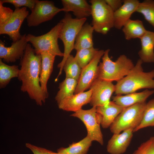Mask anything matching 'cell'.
Instances as JSON below:
<instances>
[{"label":"cell","instance_id":"6da1fadb","mask_svg":"<svg viewBox=\"0 0 154 154\" xmlns=\"http://www.w3.org/2000/svg\"><path fill=\"white\" fill-rule=\"evenodd\" d=\"M20 65L18 78L22 83L21 91L27 92L37 105L42 106L48 95L42 90L40 84L41 56L35 53L29 44H27L24 55L20 59Z\"/></svg>","mask_w":154,"mask_h":154},{"label":"cell","instance_id":"7a4b0ae2","mask_svg":"<svg viewBox=\"0 0 154 154\" xmlns=\"http://www.w3.org/2000/svg\"><path fill=\"white\" fill-rule=\"evenodd\" d=\"M140 59L126 76L115 85L116 95H122L135 92L141 89L154 88V69L144 72Z\"/></svg>","mask_w":154,"mask_h":154},{"label":"cell","instance_id":"3957f363","mask_svg":"<svg viewBox=\"0 0 154 154\" xmlns=\"http://www.w3.org/2000/svg\"><path fill=\"white\" fill-rule=\"evenodd\" d=\"M110 49L105 51L98 65V78L112 82L119 81L126 76L134 65L132 60L124 54L120 55L115 61L109 56Z\"/></svg>","mask_w":154,"mask_h":154},{"label":"cell","instance_id":"277c9868","mask_svg":"<svg viewBox=\"0 0 154 154\" xmlns=\"http://www.w3.org/2000/svg\"><path fill=\"white\" fill-rule=\"evenodd\" d=\"M87 18L78 19L73 18L70 14L66 13L64 17L60 21L62 23L59 35V38L62 42L64 47V56L58 67L60 69L57 80L62 73L65 62L73 49L77 35Z\"/></svg>","mask_w":154,"mask_h":154},{"label":"cell","instance_id":"5b68a950","mask_svg":"<svg viewBox=\"0 0 154 154\" xmlns=\"http://www.w3.org/2000/svg\"><path fill=\"white\" fill-rule=\"evenodd\" d=\"M62 25L60 21L49 32L41 35L37 36L28 34L26 36V41L31 43L36 54L40 55L45 52L55 56L63 57L64 53L60 50L58 43Z\"/></svg>","mask_w":154,"mask_h":154},{"label":"cell","instance_id":"8992f818","mask_svg":"<svg viewBox=\"0 0 154 154\" xmlns=\"http://www.w3.org/2000/svg\"><path fill=\"white\" fill-rule=\"evenodd\" d=\"M146 102L124 108L110 127L113 134H118L128 129L133 130L141 120Z\"/></svg>","mask_w":154,"mask_h":154},{"label":"cell","instance_id":"52a82bcc","mask_svg":"<svg viewBox=\"0 0 154 154\" xmlns=\"http://www.w3.org/2000/svg\"><path fill=\"white\" fill-rule=\"evenodd\" d=\"M92 24L94 31L106 35L114 27V12L105 0H91Z\"/></svg>","mask_w":154,"mask_h":154},{"label":"cell","instance_id":"ba28073f","mask_svg":"<svg viewBox=\"0 0 154 154\" xmlns=\"http://www.w3.org/2000/svg\"><path fill=\"white\" fill-rule=\"evenodd\" d=\"M80 119L85 125L88 136L92 141H96L101 145L104 144L103 135L101 130V117L96 112V107L87 110L82 109L71 115Z\"/></svg>","mask_w":154,"mask_h":154},{"label":"cell","instance_id":"9c48e42d","mask_svg":"<svg viewBox=\"0 0 154 154\" xmlns=\"http://www.w3.org/2000/svg\"><path fill=\"white\" fill-rule=\"evenodd\" d=\"M31 11L27 18L29 27H36L50 20L59 12L64 11V9L56 7L52 1L38 0Z\"/></svg>","mask_w":154,"mask_h":154},{"label":"cell","instance_id":"30bf717a","mask_svg":"<svg viewBox=\"0 0 154 154\" xmlns=\"http://www.w3.org/2000/svg\"><path fill=\"white\" fill-rule=\"evenodd\" d=\"M105 51L99 50L91 61L82 69L74 94L84 92L90 88L98 78V65Z\"/></svg>","mask_w":154,"mask_h":154},{"label":"cell","instance_id":"8fae6325","mask_svg":"<svg viewBox=\"0 0 154 154\" xmlns=\"http://www.w3.org/2000/svg\"><path fill=\"white\" fill-rule=\"evenodd\" d=\"M92 94L90 104L92 107L107 105L115 90V85L112 82L97 78L90 88Z\"/></svg>","mask_w":154,"mask_h":154},{"label":"cell","instance_id":"7c38bea8","mask_svg":"<svg viewBox=\"0 0 154 154\" xmlns=\"http://www.w3.org/2000/svg\"><path fill=\"white\" fill-rule=\"evenodd\" d=\"M29 13L26 7L15 9L8 22L0 25V34L8 35L13 42L19 39L22 36L20 33L21 27L25 19L29 15Z\"/></svg>","mask_w":154,"mask_h":154},{"label":"cell","instance_id":"4fadbf2b","mask_svg":"<svg viewBox=\"0 0 154 154\" xmlns=\"http://www.w3.org/2000/svg\"><path fill=\"white\" fill-rule=\"evenodd\" d=\"M26 34L22 35L18 40L13 42L9 47L5 46V43L0 40V59L4 62L9 63L15 62L23 56L27 42Z\"/></svg>","mask_w":154,"mask_h":154},{"label":"cell","instance_id":"5bb4252c","mask_svg":"<svg viewBox=\"0 0 154 154\" xmlns=\"http://www.w3.org/2000/svg\"><path fill=\"white\" fill-rule=\"evenodd\" d=\"M133 129H128L121 133L113 134L108 142V152L110 154H122L126 151L133 136Z\"/></svg>","mask_w":154,"mask_h":154},{"label":"cell","instance_id":"9a60e30c","mask_svg":"<svg viewBox=\"0 0 154 154\" xmlns=\"http://www.w3.org/2000/svg\"><path fill=\"white\" fill-rule=\"evenodd\" d=\"M92 94L90 89L66 98L58 104V108L66 111L75 112L82 109L84 105L90 103Z\"/></svg>","mask_w":154,"mask_h":154},{"label":"cell","instance_id":"2e32d148","mask_svg":"<svg viewBox=\"0 0 154 154\" xmlns=\"http://www.w3.org/2000/svg\"><path fill=\"white\" fill-rule=\"evenodd\" d=\"M138 0H123L121 7L114 12V27L120 29L136 12L140 3Z\"/></svg>","mask_w":154,"mask_h":154},{"label":"cell","instance_id":"e0dca14e","mask_svg":"<svg viewBox=\"0 0 154 154\" xmlns=\"http://www.w3.org/2000/svg\"><path fill=\"white\" fill-rule=\"evenodd\" d=\"M64 12H72L76 19L87 18L91 14V7L85 0H62Z\"/></svg>","mask_w":154,"mask_h":154},{"label":"cell","instance_id":"ac0fdd59","mask_svg":"<svg viewBox=\"0 0 154 154\" xmlns=\"http://www.w3.org/2000/svg\"><path fill=\"white\" fill-rule=\"evenodd\" d=\"M124 108L113 101H110L107 105L96 107V112L101 117L102 127L104 128L110 127Z\"/></svg>","mask_w":154,"mask_h":154},{"label":"cell","instance_id":"d6986e66","mask_svg":"<svg viewBox=\"0 0 154 154\" xmlns=\"http://www.w3.org/2000/svg\"><path fill=\"white\" fill-rule=\"evenodd\" d=\"M154 94V90L146 89L139 92H133L125 95H116L112 97V101L123 108L129 107L139 103L146 102L147 99Z\"/></svg>","mask_w":154,"mask_h":154},{"label":"cell","instance_id":"ffe728a7","mask_svg":"<svg viewBox=\"0 0 154 154\" xmlns=\"http://www.w3.org/2000/svg\"><path fill=\"white\" fill-rule=\"evenodd\" d=\"M141 48L138 54L143 62H154V32L147 30L140 38Z\"/></svg>","mask_w":154,"mask_h":154},{"label":"cell","instance_id":"44dd1931","mask_svg":"<svg viewBox=\"0 0 154 154\" xmlns=\"http://www.w3.org/2000/svg\"><path fill=\"white\" fill-rule=\"evenodd\" d=\"M41 58V70L40 82L42 90L48 95L47 83L52 73L55 57L47 52H43L40 54Z\"/></svg>","mask_w":154,"mask_h":154},{"label":"cell","instance_id":"7402d4cb","mask_svg":"<svg viewBox=\"0 0 154 154\" xmlns=\"http://www.w3.org/2000/svg\"><path fill=\"white\" fill-rule=\"evenodd\" d=\"M94 31L92 25L87 23H85L77 35L74 49L77 50L93 47V33Z\"/></svg>","mask_w":154,"mask_h":154},{"label":"cell","instance_id":"603a6c76","mask_svg":"<svg viewBox=\"0 0 154 154\" xmlns=\"http://www.w3.org/2000/svg\"><path fill=\"white\" fill-rule=\"evenodd\" d=\"M125 38L129 40L136 38H140L145 33V29L142 21L139 20L128 21L122 28Z\"/></svg>","mask_w":154,"mask_h":154},{"label":"cell","instance_id":"cb8c5ba5","mask_svg":"<svg viewBox=\"0 0 154 154\" xmlns=\"http://www.w3.org/2000/svg\"><path fill=\"white\" fill-rule=\"evenodd\" d=\"M92 141L87 136L79 142L70 145L67 147H61L58 149L57 152L65 154H86Z\"/></svg>","mask_w":154,"mask_h":154},{"label":"cell","instance_id":"d4e9b609","mask_svg":"<svg viewBox=\"0 0 154 154\" xmlns=\"http://www.w3.org/2000/svg\"><path fill=\"white\" fill-rule=\"evenodd\" d=\"M78 82V80L73 78H66L59 84V90L55 97L57 104L64 99L74 94Z\"/></svg>","mask_w":154,"mask_h":154},{"label":"cell","instance_id":"484cf974","mask_svg":"<svg viewBox=\"0 0 154 154\" xmlns=\"http://www.w3.org/2000/svg\"><path fill=\"white\" fill-rule=\"evenodd\" d=\"M19 70L15 65H8L0 59V88H4L9 83L11 79L18 77Z\"/></svg>","mask_w":154,"mask_h":154},{"label":"cell","instance_id":"4316f807","mask_svg":"<svg viewBox=\"0 0 154 154\" xmlns=\"http://www.w3.org/2000/svg\"><path fill=\"white\" fill-rule=\"evenodd\" d=\"M151 126H154V98L146 103L141 122L133 132Z\"/></svg>","mask_w":154,"mask_h":154},{"label":"cell","instance_id":"83f0119b","mask_svg":"<svg viewBox=\"0 0 154 154\" xmlns=\"http://www.w3.org/2000/svg\"><path fill=\"white\" fill-rule=\"evenodd\" d=\"M63 69L65 73L66 78H73L78 81L82 68L72 55L70 54L67 58Z\"/></svg>","mask_w":154,"mask_h":154},{"label":"cell","instance_id":"f1b7e54d","mask_svg":"<svg viewBox=\"0 0 154 154\" xmlns=\"http://www.w3.org/2000/svg\"><path fill=\"white\" fill-rule=\"evenodd\" d=\"M98 50L94 47L78 50L74 58L82 69L91 61Z\"/></svg>","mask_w":154,"mask_h":154},{"label":"cell","instance_id":"f546056e","mask_svg":"<svg viewBox=\"0 0 154 154\" xmlns=\"http://www.w3.org/2000/svg\"><path fill=\"white\" fill-rule=\"evenodd\" d=\"M136 12L142 14L145 20L154 27V0H145L140 2Z\"/></svg>","mask_w":154,"mask_h":154},{"label":"cell","instance_id":"4dcf8cb0","mask_svg":"<svg viewBox=\"0 0 154 154\" xmlns=\"http://www.w3.org/2000/svg\"><path fill=\"white\" fill-rule=\"evenodd\" d=\"M132 154H154V137L141 143Z\"/></svg>","mask_w":154,"mask_h":154},{"label":"cell","instance_id":"1f68e13d","mask_svg":"<svg viewBox=\"0 0 154 154\" xmlns=\"http://www.w3.org/2000/svg\"><path fill=\"white\" fill-rule=\"evenodd\" d=\"M4 3H7L13 5L15 9L22 7H27L31 11L34 8L37 0H1Z\"/></svg>","mask_w":154,"mask_h":154},{"label":"cell","instance_id":"d6a6232c","mask_svg":"<svg viewBox=\"0 0 154 154\" xmlns=\"http://www.w3.org/2000/svg\"><path fill=\"white\" fill-rule=\"evenodd\" d=\"M0 0V25L6 24L12 17L14 11L10 8L4 7Z\"/></svg>","mask_w":154,"mask_h":154},{"label":"cell","instance_id":"836d02e7","mask_svg":"<svg viewBox=\"0 0 154 154\" xmlns=\"http://www.w3.org/2000/svg\"><path fill=\"white\" fill-rule=\"evenodd\" d=\"M25 146L29 149L33 154H51L52 151L44 148L35 146L29 143H26Z\"/></svg>","mask_w":154,"mask_h":154},{"label":"cell","instance_id":"e575fe53","mask_svg":"<svg viewBox=\"0 0 154 154\" xmlns=\"http://www.w3.org/2000/svg\"><path fill=\"white\" fill-rule=\"evenodd\" d=\"M107 4L114 12L122 5L123 0H105Z\"/></svg>","mask_w":154,"mask_h":154},{"label":"cell","instance_id":"d590c367","mask_svg":"<svg viewBox=\"0 0 154 154\" xmlns=\"http://www.w3.org/2000/svg\"><path fill=\"white\" fill-rule=\"evenodd\" d=\"M51 154H65L63 153H55L52 151H51Z\"/></svg>","mask_w":154,"mask_h":154}]
</instances>
